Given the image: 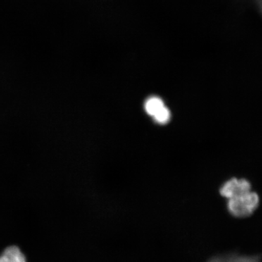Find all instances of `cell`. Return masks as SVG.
Masks as SVG:
<instances>
[{
    "label": "cell",
    "instance_id": "6",
    "mask_svg": "<svg viewBox=\"0 0 262 262\" xmlns=\"http://www.w3.org/2000/svg\"><path fill=\"white\" fill-rule=\"evenodd\" d=\"M170 112L166 106L153 117L154 121L160 125H165V124L168 123L170 121Z\"/></svg>",
    "mask_w": 262,
    "mask_h": 262
},
{
    "label": "cell",
    "instance_id": "2",
    "mask_svg": "<svg viewBox=\"0 0 262 262\" xmlns=\"http://www.w3.org/2000/svg\"><path fill=\"white\" fill-rule=\"evenodd\" d=\"M251 191V185L246 179H231L222 185L220 189L221 195L227 200L241 195Z\"/></svg>",
    "mask_w": 262,
    "mask_h": 262
},
{
    "label": "cell",
    "instance_id": "4",
    "mask_svg": "<svg viewBox=\"0 0 262 262\" xmlns=\"http://www.w3.org/2000/svg\"><path fill=\"white\" fill-rule=\"evenodd\" d=\"M165 106V103L163 99L158 96H151L147 98L144 103V108L146 114L152 117L159 113L160 110H163Z\"/></svg>",
    "mask_w": 262,
    "mask_h": 262
},
{
    "label": "cell",
    "instance_id": "5",
    "mask_svg": "<svg viewBox=\"0 0 262 262\" xmlns=\"http://www.w3.org/2000/svg\"><path fill=\"white\" fill-rule=\"evenodd\" d=\"M209 262H260V257H258V256L247 257V256L231 255V256L215 257L211 259Z\"/></svg>",
    "mask_w": 262,
    "mask_h": 262
},
{
    "label": "cell",
    "instance_id": "3",
    "mask_svg": "<svg viewBox=\"0 0 262 262\" xmlns=\"http://www.w3.org/2000/svg\"><path fill=\"white\" fill-rule=\"evenodd\" d=\"M0 262H27L25 255L16 246L5 248L0 254Z\"/></svg>",
    "mask_w": 262,
    "mask_h": 262
},
{
    "label": "cell",
    "instance_id": "1",
    "mask_svg": "<svg viewBox=\"0 0 262 262\" xmlns=\"http://www.w3.org/2000/svg\"><path fill=\"white\" fill-rule=\"evenodd\" d=\"M259 196L256 192H248L228 200L227 208L230 214L237 218L250 216L257 209Z\"/></svg>",
    "mask_w": 262,
    "mask_h": 262
}]
</instances>
